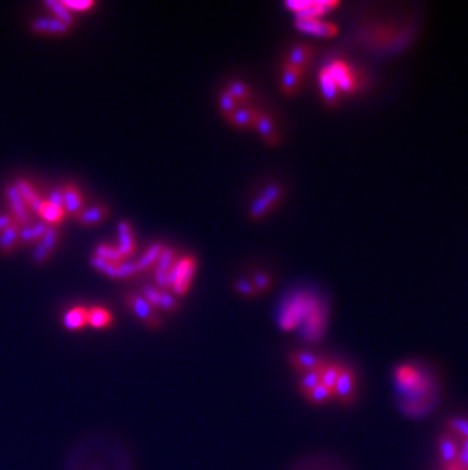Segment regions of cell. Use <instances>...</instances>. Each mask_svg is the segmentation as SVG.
<instances>
[{
    "label": "cell",
    "mask_w": 468,
    "mask_h": 470,
    "mask_svg": "<svg viewBox=\"0 0 468 470\" xmlns=\"http://www.w3.org/2000/svg\"><path fill=\"white\" fill-rule=\"evenodd\" d=\"M254 128H257L260 137L263 139V142L269 146H277L280 143V136L277 133L275 123L273 121V117L268 116L263 112H257L255 114V122Z\"/></svg>",
    "instance_id": "5bb4252c"
},
{
    "label": "cell",
    "mask_w": 468,
    "mask_h": 470,
    "mask_svg": "<svg viewBox=\"0 0 468 470\" xmlns=\"http://www.w3.org/2000/svg\"><path fill=\"white\" fill-rule=\"evenodd\" d=\"M289 361L295 370L306 373V371L321 369V367L326 364L327 359L317 354H312V351L298 350V351H294V354H290Z\"/></svg>",
    "instance_id": "30bf717a"
},
{
    "label": "cell",
    "mask_w": 468,
    "mask_h": 470,
    "mask_svg": "<svg viewBox=\"0 0 468 470\" xmlns=\"http://www.w3.org/2000/svg\"><path fill=\"white\" fill-rule=\"evenodd\" d=\"M45 5L50 12H54V17L56 20H60L65 26H69L72 29L76 25L75 16H73V12L63 3V0H47Z\"/></svg>",
    "instance_id": "cb8c5ba5"
},
{
    "label": "cell",
    "mask_w": 468,
    "mask_h": 470,
    "mask_svg": "<svg viewBox=\"0 0 468 470\" xmlns=\"http://www.w3.org/2000/svg\"><path fill=\"white\" fill-rule=\"evenodd\" d=\"M138 274L137 263L133 260H123L117 265V277L116 280H128V278Z\"/></svg>",
    "instance_id": "ab89813d"
},
{
    "label": "cell",
    "mask_w": 468,
    "mask_h": 470,
    "mask_svg": "<svg viewBox=\"0 0 468 470\" xmlns=\"http://www.w3.org/2000/svg\"><path fill=\"white\" fill-rule=\"evenodd\" d=\"M117 232H119V242H117V252L120 253L122 259L127 260L131 256L136 253V239L133 229H131L129 223L120 221L117 225Z\"/></svg>",
    "instance_id": "9a60e30c"
},
{
    "label": "cell",
    "mask_w": 468,
    "mask_h": 470,
    "mask_svg": "<svg viewBox=\"0 0 468 470\" xmlns=\"http://www.w3.org/2000/svg\"><path fill=\"white\" fill-rule=\"evenodd\" d=\"M125 302L127 306L129 307L131 311L134 312L136 317L140 320L142 323H145L146 326L151 327V329H158L162 327V318L158 317L156 309L146 302V300L142 296H137V294L129 292L125 296Z\"/></svg>",
    "instance_id": "8992f818"
},
{
    "label": "cell",
    "mask_w": 468,
    "mask_h": 470,
    "mask_svg": "<svg viewBox=\"0 0 468 470\" xmlns=\"http://www.w3.org/2000/svg\"><path fill=\"white\" fill-rule=\"evenodd\" d=\"M334 398L341 403H351L356 398V374L350 367H343L339 373V378L334 385Z\"/></svg>",
    "instance_id": "9c48e42d"
},
{
    "label": "cell",
    "mask_w": 468,
    "mask_h": 470,
    "mask_svg": "<svg viewBox=\"0 0 468 470\" xmlns=\"http://www.w3.org/2000/svg\"><path fill=\"white\" fill-rule=\"evenodd\" d=\"M14 186H16V189L19 190V194L25 200L28 209L31 210V213H35V215H36V213H39V210H40V207H41L43 201H45V200H41L40 195L35 192L34 186L28 180H25V178L16 180V183H14Z\"/></svg>",
    "instance_id": "ac0fdd59"
},
{
    "label": "cell",
    "mask_w": 468,
    "mask_h": 470,
    "mask_svg": "<svg viewBox=\"0 0 468 470\" xmlns=\"http://www.w3.org/2000/svg\"><path fill=\"white\" fill-rule=\"evenodd\" d=\"M109 215V209L105 204H96L92 207H84V210L75 218L79 224L83 225H96L102 221H105Z\"/></svg>",
    "instance_id": "d6986e66"
},
{
    "label": "cell",
    "mask_w": 468,
    "mask_h": 470,
    "mask_svg": "<svg viewBox=\"0 0 468 470\" xmlns=\"http://www.w3.org/2000/svg\"><path fill=\"white\" fill-rule=\"evenodd\" d=\"M63 196H64V213L72 218H76L79 213L84 210V200L83 194L79 189L73 185L63 186Z\"/></svg>",
    "instance_id": "2e32d148"
},
{
    "label": "cell",
    "mask_w": 468,
    "mask_h": 470,
    "mask_svg": "<svg viewBox=\"0 0 468 470\" xmlns=\"http://www.w3.org/2000/svg\"><path fill=\"white\" fill-rule=\"evenodd\" d=\"M175 262H177V253H175V249L171 247H164L162 254H160V258H158L156 269L171 271Z\"/></svg>",
    "instance_id": "f35d334b"
},
{
    "label": "cell",
    "mask_w": 468,
    "mask_h": 470,
    "mask_svg": "<svg viewBox=\"0 0 468 470\" xmlns=\"http://www.w3.org/2000/svg\"><path fill=\"white\" fill-rule=\"evenodd\" d=\"M163 248H164V245L162 244V242H156V244H152L148 248V252H146L140 259L136 260L138 273H148L149 269L156 267L160 254H162V252H163Z\"/></svg>",
    "instance_id": "603a6c76"
},
{
    "label": "cell",
    "mask_w": 468,
    "mask_h": 470,
    "mask_svg": "<svg viewBox=\"0 0 468 470\" xmlns=\"http://www.w3.org/2000/svg\"><path fill=\"white\" fill-rule=\"evenodd\" d=\"M255 114H257V110H254L253 107H239L231 114L228 122L236 128H254Z\"/></svg>",
    "instance_id": "d4e9b609"
},
{
    "label": "cell",
    "mask_w": 468,
    "mask_h": 470,
    "mask_svg": "<svg viewBox=\"0 0 468 470\" xmlns=\"http://www.w3.org/2000/svg\"><path fill=\"white\" fill-rule=\"evenodd\" d=\"M47 203L56 205V207H61L64 205V196H63V187H55L50 190L49 198L46 200Z\"/></svg>",
    "instance_id": "f907efd6"
},
{
    "label": "cell",
    "mask_w": 468,
    "mask_h": 470,
    "mask_svg": "<svg viewBox=\"0 0 468 470\" xmlns=\"http://www.w3.org/2000/svg\"><path fill=\"white\" fill-rule=\"evenodd\" d=\"M303 325V338L317 343L326 332L327 314L315 297H297L281 314L280 326L283 330H294Z\"/></svg>",
    "instance_id": "7a4b0ae2"
},
{
    "label": "cell",
    "mask_w": 468,
    "mask_h": 470,
    "mask_svg": "<svg viewBox=\"0 0 468 470\" xmlns=\"http://www.w3.org/2000/svg\"><path fill=\"white\" fill-rule=\"evenodd\" d=\"M31 29H32V32L41 34V35H65L70 31L69 26H65L55 17L35 19L31 23Z\"/></svg>",
    "instance_id": "e0dca14e"
},
{
    "label": "cell",
    "mask_w": 468,
    "mask_h": 470,
    "mask_svg": "<svg viewBox=\"0 0 468 470\" xmlns=\"http://www.w3.org/2000/svg\"><path fill=\"white\" fill-rule=\"evenodd\" d=\"M450 429L453 434L459 436L464 442L468 440V420H465V418H453V420H450Z\"/></svg>",
    "instance_id": "f6af8a7d"
},
{
    "label": "cell",
    "mask_w": 468,
    "mask_h": 470,
    "mask_svg": "<svg viewBox=\"0 0 468 470\" xmlns=\"http://www.w3.org/2000/svg\"><path fill=\"white\" fill-rule=\"evenodd\" d=\"M324 68L333 79L341 98L354 96V94L361 93L368 84L367 75L357 65L343 60V58H333V60L324 64Z\"/></svg>",
    "instance_id": "3957f363"
},
{
    "label": "cell",
    "mask_w": 468,
    "mask_h": 470,
    "mask_svg": "<svg viewBox=\"0 0 468 470\" xmlns=\"http://www.w3.org/2000/svg\"><path fill=\"white\" fill-rule=\"evenodd\" d=\"M306 75V69H298L294 65H289L284 63L283 65V75H281V90L286 96H294L303 84V79Z\"/></svg>",
    "instance_id": "7c38bea8"
},
{
    "label": "cell",
    "mask_w": 468,
    "mask_h": 470,
    "mask_svg": "<svg viewBox=\"0 0 468 470\" xmlns=\"http://www.w3.org/2000/svg\"><path fill=\"white\" fill-rule=\"evenodd\" d=\"M318 83H319L321 96H323L324 104L328 108L338 107L342 98H341V94H339L338 89H336L333 79L330 78V75H328V72H327V69L324 68V65H323V68H321V70L318 73Z\"/></svg>",
    "instance_id": "8fae6325"
},
{
    "label": "cell",
    "mask_w": 468,
    "mask_h": 470,
    "mask_svg": "<svg viewBox=\"0 0 468 470\" xmlns=\"http://www.w3.org/2000/svg\"><path fill=\"white\" fill-rule=\"evenodd\" d=\"M445 470H467V469L460 466L459 462H456V464H453V466H450V467H445Z\"/></svg>",
    "instance_id": "f5cc1de1"
},
{
    "label": "cell",
    "mask_w": 468,
    "mask_h": 470,
    "mask_svg": "<svg viewBox=\"0 0 468 470\" xmlns=\"http://www.w3.org/2000/svg\"><path fill=\"white\" fill-rule=\"evenodd\" d=\"M63 3L67 6V8L73 12H84V11H89L94 6L93 0H63Z\"/></svg>",
    "instance_id": "bcb514c9"
},
{
    "label": "cell",
    "mask_w": 468,
    "mask_h": 470,
    "mask_svg": "<svg viewBox=\"0 0 468 470\" xmlns=\"http://www.w3.org/2000/svg\"><path fill=\"white\" fill-rule=\"evenodd\" d=\"M195 271L196 259L192 256H187V258H182L173 263L169 271V286L175 296H186L195 277Z\"/></svg>",
    "instance_id": "277c9868"
},
{
    "label": "cell",
    "mask_w": 468,
    "mask_h": 470,
    "mask_svg": "<svg viewBox=\"0 0 468 470\" xmlns=\"http://www.w3.org/2000/svg\"><path fill=\"white\" fill-rule=\"evenodd\" d=\"M47 229H49V225H46L43 221L20 227L19 241L23 242V244H36V242L41 241L43 234L46 233Z\"/></svg>",
    "instance_id": "484cf974"
},
{
    "label": "cell",
    "mask_w": 468,
    "mask_h": 470,
    "mask_svg": "<svg viewBox=\"0 0 468 470\" xmlns=\"http://www.w3.org/2000/svg\"><path fill=\"white\" fill-rule=\"evenodd\" d=\"M237 108H239V102L234 99L228 92L224 90L221 93V96H219V110H221V113L224 114L225 119L228 121L231 114L236 112Z\"/></svg>",
    "instance_id": "d6a6232c"
},
{
    "label": "cell",
    "mask_w": 468,
    "mask_h": 470,
    "mask_svg": "<svg viewBox=\"0 0 468 470\" xmlns=\"http://www.w3.org/2000/svg\"><path fill=\"white\" fill-rule=\"evenodd\" d=\"M307 400L315 403V405H321V403H326L328 400H332L334 398V393L332 390H328L324 385H318L313 388V390L306 396Z\"/></svg>",
    "instance_id": "d590c367"
},
{
    "label": "cell",
    "mask_w": 468,
    "mask_h": 470,
    "mask_svg": "<svg viewBox=\"0 0 468 470\" xmlns=\"http://www.w3.org/2000/svg\"><path fill=\"white\" fill-rule=\"evenodd\" d=\"M321 384V378H319V369L318 370H312V371H306L303 373L301 379H299V390L304 396L309 394L313 388L318 387Z\"/></svg>",
    "instance_id": "1f68e13d"
},
{
    "label": "cell",
    "mask_w": 468,
    "mask_h": 470,
    "mask_svg": "<svg viewBox=\"0 0 468 470\" xmlns=\"http://www.w3.org/2000/svg\"><path fill=\"white\" fill-rule=\"evenodd\" d=\"M89 325L94 329H105L113 325V315L104 307H92L89 309Z\"/></svg>",
    "instance_id": "f546056e"
},
{
    "label": "cell",
    "mask_w": 468,
    "mask_h": 470,
    "mask_svg": "<svg viewBox=\"0 0 468 470\" xmlns=\"http://www.w3.org/2000/svg\"><path fill=\"white\" fill-rule=\"evenodd\" d=\"M234 289L239 292L240 296L245 297H254L257 296V292L254 289V285L251 280H246V278H239V280L234 283Z\"/></svg>",
    "instance_id": "7dc6e473"
},
{
    "label": "cell",
    "mask_w": 468,
    "mask_h": 470,
    "mask_svg": "<svg viewBox=\"0 0 468 470\" xmlns=\"http://www.w3.org/2000/svg\"><path fill=\"white\" fill-rule=\"evenodd\" d=\"M142 294H143L142 297L153 307V309H156V307H160L162 291H160L158 288H153V286H149V285H143L142 286Z\"/></svg>",
    "instance_id": "b9f144b4"
},
{
    "label": "cell",
    "mask_w": 468,
    "mask_h": 470,
    "mask_svg": "<svg viewBox=\"0 0 468 470\" xmlns=\"http://www.w3.org/2000/svg\"><path fill=\"white\" fill-rule=\"evenodd\" d=\"M292 470H343L338 461L326 457H313L304 461H299L298 464L292 467Z\"/></svg>",
    "instance_id": "7402d4cb"
},
{
    "label": "cell",
    "mask_w": 468,
    "mask_h": 470,
    "mask_svg": "<svg viewBox=\"0 0 468 470\" xmlns=\"http://www.w3.org/2000/svg\"><path fill=\"white\" fill-rule=\"evenodd\" d=\"M5 195L6 200H8L10 209H11V216L14 218V223L19 227H25L31 223V210L28 209V205L25 203L23 198L19 194V190L14 185H10L5 187Z\"/></svg>",
    "instance_id": "ba28073f"
},
{
    "label": "cell",
    "mask_w": 468,
    "mask_h": 470,
    "mask_svg": "<svg viewBox=\"0 0 468 470\" xmlns=\"http://www.w3.org/2000/svg\"><path fill=\"white\" fill-rule=\"evenodd\" d=\"M19 233L20 227L17 224H12L5 232L0 233V253L10 254L16 248L19 242Z\"/></svg>",
    "instance_id": "f1b7e54d"
},
{
    "label": "cell",
    "mask_w": 468,
    "mask_h": 470,
    "mask_svg": "<svg viewBox=\"0 0 468 470\" xmlns=\"http://www.w3.org/2000/svg\"><path fill=\"white\" fill-rule=\"evenodd\" d=\"M153 280L158 285V289L160 291H169L171 286H169V271H163V269H156V273H153Z\"/></svg>",
    "instance_id": "681fc988"
},
{
    "label": "cell",
    "mask_w": 468,
    "mask_h": 470,
    "mask_svg": "<svg viewBox=\"0 0 468 470\" xmlns=\"http://www.w3.org/2000/svg\"><path fill=\"white\" fill-rule=\"evenodd\" d=\"M52 254H54L52 252H49V249H46L45 247L40 244V242H36V245L34 248L32 259H34L35 263H39V265H43V263H46L50 259V256H52Z\"/></svg>",
    "instance_id": "c3c4849f"
},
{
    "label": "cell",
    "mask_w": 468,
    "mask_h": 470,
    "mask_svg": "<svg viewBox=\"0 0 468 470\" xmlns=\"http://www.w3.org/2000/svg\"><path fill=\"white\" fill-rule=\"evenodd\" d=\"M253 285H254V289L257 294H262L269 289L270 283H273V278H270L269 274L266 273H257L253 277Z\"/></svg>",
    "instance_id": "ee69618b"
},
{
    "label": "cell",
    "mask_w": 468,
    "mask_h": 470,
    "mask_svg": "<svg viewBox=\"0 0 468 470\" xmlns=\"http://www.w3.org/2000/svg\"><path fill=\"white\" fill-rule=\"evenodd\" d=\"M295 28L299 32L323 37V39H333L339 34L338 25L323 19H295Z\"/></svg>",
    "instance_id": "52a82bcc"
},
{
    "label": "cell",
    "mask_w": 468,
    "mask_h": 470,
    "mask_svg": "<svg viewBox=\"0 0 468 470\" xmlns=\"http://www.w3.org/2000/svg\"><path fill=\"white\" fill-rule=\"evenodd\" d=\"M313 54H315L313 46L306 45V43H303V45H297L289 52L286 64L294 65V68H298V69H306L312 61Z\"/></svg>",
    "instance_id": "44dd1931"
},
{
    "label": "cell",
    "mask_w": 468,
    "mask_h": 470,
    "mask_svg": "<svg viewBox=\"0 0 468 470\" xmlns=\"http://www.w3.org/2000/svg\"><path fill=\"white\" fill-rule=\"evenodd\" d=\"M226 92H228L231 96L239 102V104L242 101H248L251 98L250 87L244 83H240V81H233V83H230L228 87H226Z\"/></svg>",
    "instance_id": "8d00e7d4"
},
{
    "label": "cell",
    "mask_w": 468,
    "mask_h": 470,
    "mask_svg": "<svg viewBox=\"0 0 468 470\" xmlns=\"http://www.w3.org/2000/svg\"><path fill=\"white\" fill-rule=\"evenodd\" d=\"M400 407L405 414L421 417L430 413L438 399L435 380L420 367L401 364L394 370Z\"/></svg>",
    "instance_id": "6da1fadb"
},
{
    "label": "cell",
    "mask_w": 468,
    "mask_h": 470,
    "mask_svg": "<svg viewBox=\"0 0 468 470\" xmlns=\"http://www.w3.org/2000/svg\"><path fill=\"white\" fill-rule=\"evenodd\" d=\"M94 256H98V258L104 259L109 263H114V265H119V263L123 262L120 253L117 252V248L108 244H100L94 248Z\"/></svg>",
    "instance_id": "4dcf8cb0"
},
{
    "label": "cell",
    "mask_w": 468,
    "mask_h": 470,
    "mask_svg": "<svg viewBox=\"0 0 468 470\" xmlns=\"http://www.w3.org/2000/svg\"><path fill=\"white\" fill-rule=\"evenodd\" d=\"M341 370H342V365L341 364L326 361V364L319 369L321 385H324V387L328 388V390L333 391L334 390V385H336V380H338V378H339Z\"/></svg>",
    "instance_id": "83f0119b"
},
{
    "label": "cell",
    "mask_w": 468,
    "mask_h": 470,
    "mask_svg": "<svg viewBox=\"0 0 468 470\" xmlns=\"http://www.w3.org/2000/svg\"><path fill=\"white\" fill-rule=\"evenodd\" d=\"M12 224H16V223H14V218L10 215V213H2V215H0V233L5 232Z\"/></svg>",
    "instance_id": "816d5d0a"
},
{
    "label": "cell",
    "mask_w": 468,
    "mask_h": 470,
    "mask_svg": "<svg viewBox=\"0 0 468 470\" xmlns=\"http://www.w3.org/2000/svg\"><path fill=\"white\" fill-rule=\"evenodd\" d=\"M160 309H163L164 312H177L180 309V303L177 302L173 294H171L169 291H162Z\"/></svg>",
    "instance_id": "7bdbcfd3"
},
{
    "label": "cell",
    "mask_w": 468,
    "mask_h": 470,
    "mask_svg": "<svg viewBox=\"0 0 468 470\" xmlns=\"http://www.w3.org/2000/svg\"><path fill=\"white\" fill-rule=\"evenodd\" d=\"M36 215H39L43 219V223H45L49 227H56L58 224L63 223V219L65 218L64 209L56 207V205L50 204L47 201H43L41 207H40V210H39V213H36Z\"/></svg>",
    "instance_id": "4316f807"
},
{
    "label": "cell",
    "mask_w": 468,
    "mask_h": 470,
    "mask_svg": "<svg viewBox=\"0 0 468 470\" xmlns=\"http://www.w3.org/2000/svg\"><path fill=\"white\" fill-rule=\"evenodd\" d=\"M90 265L94 269H98L99 273L105 274L109 278H116L117 277V265H114V263H109V262H107L104 259H100V258H98V256H94V254L92 256Z\"/></svg>",
    "instance_id": "74e56055"
},
{
    "label": "cell",
    "mask_w": 468,
    "mask_h": 470,
    "mask_svg": "<svg viewBox=\"0 0 468 470\" xmlns=\"http://www.w3.org/2000/svg\"><path fill=\"white\" fill-rule=\"evenodd\" d=\"M270 210H273V207H270V205L265 201V198L259 195L251 204L250 216H251L253 221H260V219L265 218Z\"/></svg>",
    "instance_id": "e575fe53"
},
{
    "label": "cell",
    "mask_w": 468,
    "mask_h": 470,
    "mask_svg": "<svg viewBox=\"0 0 468 470\" xmlns=\"http://www.w3.org/2000/svg\"><path fill=\"white\" fill-rule=\"evenodd\" d=\"M341 3L336 0H306V2H286V8L295 14V19H321L324 14L330 12L332 10L338 8Z\"/></svg>",
    "instance_id": "5b68a950"
},
{
    "label": "cell",
    "mask_w": 468,
    "mask_h": 470,
    "mask_svg": "<svg viewBox=\"0 0 468 470\" xmlns=\"http://www.w3.org/2000/svg\"><path fill=\"white\" fill-rule=\"evenodd\" d=\"M58 241H60V233H58V229L56 227H49L46 233L43 234L40 244L46 249H49V252L54 253V249L58 245Z\"/></svg>",
    "instance_id": "60d3db41"
},
{
    "label": "cell",
    "mask_w": 468,
    "mask_h": 470,
    "mask_svg": "<svg viewBox=\"0 0 468 470\" xmlns=\"http://www.w3.org/2000/svg\"><path fill=\"white\" fill-rule=\"evenodd\" d=\"M283 194H284V190L280 185H277V183H270L269 186L263 189V192L260 195L265 198V201L274 209L275 205L281 201Z\"/></svg>",
    "instance_id": "836d02e7"
},
{
    "label": "cell",
    "mask_w": 468,
    "mask_h": 470,
    "mask_svg": "<svg viewBox=\"0 0 468 470\" xmlns=\"http://www.w3.org/2000/svg\"><path fill=\"white\" fill-rule=\"evenodd\" d=\"M63 325L67 330H81L89 325V309L84 306L72 307L70 311L65 312Z\"/></svg>",
    "instance_id": "ffe728a7"
},
{
    "label": "cell",
    "mask_w": 468,
    "mask_h": 470,
    "mask_svg": "<svg viewBox=\"0 0 468 470\" xmlns=\"http://www.w3.org/2000/svg\"><path fill=\"white\" fill-rule=\"evenodd\" d=\"M458 436L453 432H445L440 437V460L445 467L456 464L459 458Z\"/></svg>",
    "instance_id": "4fadbf2b"
}]
</instances>
